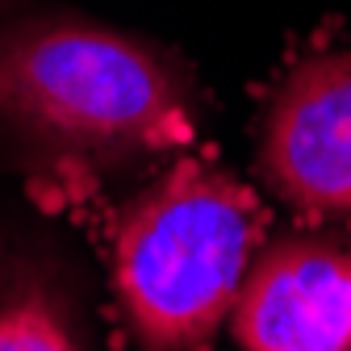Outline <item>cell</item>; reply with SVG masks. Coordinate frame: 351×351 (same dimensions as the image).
<instances>
[{
	"mask_svg": "<svg viewBox=\"0 0 351 351\" xmlns=\"http://www.w3.org/2000/svg\"><path fill=\"white\" fill-rule=\"evenodd\" d=\"M205 125L189 63L63 9L0 17V163L125 176L167 163Z\"/></svg>",
	"mask_w": 351,
	"mask_h": 351,
	"instance_id": "1",
	"label": "cell"
},
{
	"mask_svg": "<svg viewBox=\"0 0 351 351\" xmlns=\"http://www.w3.org/2000/svg\"><path fill=\"white\" fill-rule=\"evenodd\" d=\"M263 239V209L230 171L176 159L113 226L125 351H209Z\"/></svg>",
	"mask_w": 351,
	"mask_h": 351,
	"instance_id": "2",
	"label": "cell"
},
{
	"mask_svg": "<svg viewBox=\"0 0 351 351\" xmlns=\"http://www.w3.org/2000/svg\"><path fill=\"white\" fill-rule=\"evenodd\" d=\"M259 180L314 226H351V47L297 55L255 121Z\"/></svg>",
	"mask_w": 351,
	"mask_h": 351,
	"instance_id": "3",
	"label": "cell"
},
{
	"mask_svg": "<svg viewBox=\"0 0 351 351\" xmlns=\"http://www.w3.org/2000/svg\"><path fill=\"white\" fill-rule=\"evenodd\" d=\"M230 330L243 351H351V239L293 230L259 243Z\"/></svg>",
	"mask_w": 351,
	"mask_h": 351,
	"instance_id": "4",
	"label": "cell"
},
{
	"mask_svg": "<svg viewBox=\"0 0 351 351\" xmlns=\"http://www.w3.org/2000/svg\"><path fill=\"white\" fill-rule=\"evenodd\" d=\"M0 351H88L67 276L34 251L0 255Z\"/></svg>",
	"mask_w": 351,
	"mask_h": 351,
	"instance_id": "5",
	"label": "cell"
}]
</instances>
